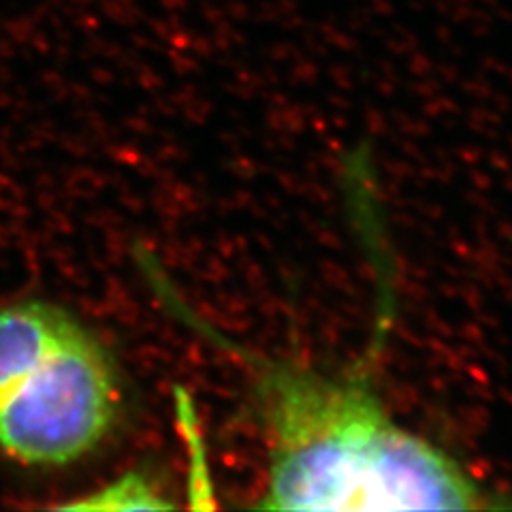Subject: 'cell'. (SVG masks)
I'll use <instances>...</instances> for the list:
<instances>
[{
  "mask_svg": "<svg viewBox=\"0 0 512 512\" xmlns=\"http://www.w3.org/2000/svg\"><path fill=\"white\" fill-rule=\"evenodd\" d=\"M184 323L246 367L269 442L261 510H493L508 506L382 404L361 367L329 376L254 352L167 293Z\"/></svg>",
  "mask_w": 512,
  "mask_h": 512,
  "instance_id": "obj_1",
  "label": "cell"
},
{
  "mask_svg": "<svg viewBox=\"0 0 512 512\" xmlns=\"http://www.w3.org/2000/svg\"><path fill=\"white\" fill-rule=\"evenodd\" d=\"M118 372L79 320L47 301L0 308V446L35 466L90 453L116 423Z\"/></svg>",
  "mask_w": 512,
  "mask_h": 512,
  "instance_id": "obj_2",
  "label": "cell"
},
{
  "mask_svg": "<svg viewBox=\"0 0 512 512\" xmlns=\"http://www.w3.org/2000/svg\"><path fill=\"white\" fill-rule=\"evenodd\" d=\"M167 500H160L156 485L148 476L131 474L120 478L118 483L103 489L92 498L71 504V508H105V510H124V508H169Z\"/></svg>",
  "mask_w": 512,
  "mask_h": 512,
  "instance_id": "obj_3",
  "label": "cell"
}]
</instances>
